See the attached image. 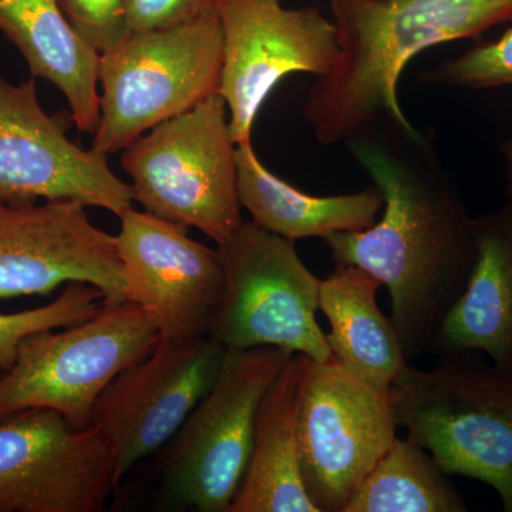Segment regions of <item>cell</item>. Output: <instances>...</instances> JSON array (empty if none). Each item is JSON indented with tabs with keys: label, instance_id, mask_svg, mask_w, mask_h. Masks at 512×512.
<instances>
[{
	"label": "cell",
	"instance_id": "1",
	"mask_svg": "<svg viewBox=\"0 0 512 512\" xmlns=\"http://www.w3.org/2000/svg\"><path fill=\"white\" fill-rule=\"evenodd\" d=\"M382 192L372 227L323 239L336 265H355L389 291L392 320L409 360L434 336L466 288L476 259V220L419 128L379 123L346 141Z\"/></svg>",
	"mask_w": 512,
	"mask_h": 512
},
{
	"label": "cell",
	"instance_id": "2",
	"mask_svg": "<svg viewBox=\"0 0 512 512\" xmlns=\"http://www.w3.org/2000/svg\"><path fill=\"white\" fill-rule=\"evenodd\" d=\"M339 55L316 77L305 119L318 143H346L379 123L414 128L399 100L400 77L431 47L481 35L512 20V0H328Z\"/></svg>",
	"mask_w": 512,
	"mask_h": 512
},
{
	"label": "cell",
	"instance_id": "3",
	"mask_svg": "<svg viewBox=\"0 0 512 512\" xmlns=\"http://www.w3.org/2000/svg\"><path fill=\"white\" fill-rule=\"evenodd\" d=\"M399 427L447 476L490 485L512 512V373L477 353L410 365L392 387Z\"/></svg>",
	"mask_w": 512,
	"mask_h": 512
},
{
	"label": "cell",
	"instance_id": "4",
	"mask_svg": "<svg viewBox=\"0 0 512 512\" xmlns=\"http://www.w3.org/2000/svg\"><path fill=\"white\" fill-rule=\"evenodd\" d=\"M218 12L177 28L128 33L100 53V120L92 148L109 156L220 93Z\"/></svg>",
	"mask_w": 512,
	"mask_h": 512
},
{
	"label": "cell",
	"instance_id": "5",
	"mask_svg": "<svg viewBox=\"0 0 512 512\" xmlns=\"http://www.w3.org/2000/svg\"><path fill=\"white\" fill-rule=\"evenodd\" d=\"M237 147L227 103L215 93L137 138L124 150L121 167L144 210L200 229L218 245L244 222Z\"/></svg>",
	"mask_w": 512,
	"mask_h": 512
},
{
	"label": "cell",
	"instance_id": "6",
	"mask_svg": "<svg viewBox=\"0 0 512 512\" xmlns=\"http://www.w3.org/2000/svg\"><path fill=\"white\" fill-rule=\"evenodd\" d=\"M224 288L208 336L227 349L272 348L326 362L332 355L320 329V279L303 264L295 242L242 222L218 244Z\"/></svg>",
	"mask_w": 512,
	"mask_h": 512
},
{
	"label": "cell",
	"instance_id": "7",
	"mask_svg": "<svg viewBox=\"0 0 512 512\" xmlns=\"http://www.w3.org/2000/svg\"><path fill=\"white\" fill-rule=\"evenodd\" d=\"M160 340L153 319L130 301L104 303L79 325L33 333L0 379V417L45 407L77 429L89 427L114 377L150 355Z\"/></svg>",
	"mask_w": 512,
	"mask_h": 512
},
{
	"label": "cell",
	"instance_id": "8",
	"mask_svg": "<svg viewBox=\"0 0 512 512\" xmlns=\"http://www.w3.org/2000/svg\"><path fill=\"white\" fill-rule=\"evenodd\" d=\"M292 355L227 349L214 386L173 437L164 490L175 507L229 512L247 474L259 404Z\"/></svg>",
	"mask_w": 512,
	"mask_h": 512
},
{
	"label": "cell",
	"instance_id": "9",
	"mask_svg": "<svg viewBox=\"0 0 512 512\" xmlns=\"http://www.w3.org/2000/svg\"><path fill=\"white\" fill-rule=\"evenodd\" d=\"M390 393H383L330 357L302 355L296 394V436L306 493L319 512H343L363 478L396 440Z\"/></svg>",
	"mask_w": 512,
	"mask_h": 512
},
{
	"label": "cell",
	"instance_id": "10",
	"mask_svg": "<svg viewBox=\"0 0 512 512\" xmlns=\"http://www.w3.org/2000/svg\"><path fill=\"white\" fill-rule=\"evenodd\" d=\"M220 94L237 146L252 141L259 110L289 74L325 76L339 55L338 29L315 8L282 0H222Z\"/></svg>",
	"mask_w": 512,
	"mask_h": 512
},
{
	"label": "cell",
	"instance_id": "11",
	"mask_svg": "<svg viewBox=\"0 0 512 512\" xmlns=\"http://www.w3.org/2000/svg\"><path fill=\"white\" fill-rule=\"evenodd\" d=\"M70 120L43 110L35 77L15 84L0 74V202L74 200L120 217L133 207L131 185L107 156L67 137Z\"/></svg>",
	"mask_w": 512,
	"mask_h": 512
},
{
	"label": "cell",
	"instance_id": "12",
	"mask_svg": "<svg viewBox=\"0 0 512 512\" xmlns=\"http://www.w3.org/2000/svg\"><path fill=\"white\" fill-rule=\"evenodd\" d=\"M116 487L94 427L77 429L45 407L0 417V512H99Z\"/></svg>",
	"mask_w": 512,
	"mask_h": 512
},
{
	"label": "cell",
	"instance_id": "13",
	"mask_svg": "<svg viewBox=\"0 0 512 512\" xmlns=\"http://www.w3.org/2000/svg\"><path fill=\"white\" fill-rule=\"evenodd\" d=\"M225 352L210 336L160 342L101 393L90 426L110 447L117 485L141 458L173 440L214 386Z\"/></svg>",
	"mask_w": 512,
	"mask_h": 512
},
{
	"label": "cell",
	"instance_id": "14",
	"mask_svg": "<svg viewBox=\"0 0 512 512\" xmlns=\"http://www.w3.org/2000/svg\"><path fill=\"white\" fill-rule=\"evenodd\" d=\"M70 282L96 286L104 303L126 301L116 235L79 201L0 202V299L50 295Z\"/></svg>",
	"mask_w": 512,
	"mask_h": 512
},
{
	"label": "cell",
	"instance_id": "15",
	"mask_svg": "<svg viewBox=\"0 0 512 512\" xmlns=\"http://www.w3.org/2000/svg\"><path fill=\"white\" fill-rule=\"evenodd\" d=\"M117 248L126 301L156 323L160 342L208 336L211 313L224 288L217 251L188 237L187 227L128 208L120 215Z\"/></svg>",
	"mask_w": 512,
	"mask_h": 512
},
{
	"label": "cell",
	"instance_id": "16",
	"mask_svg": "<svg viewBox=\"0 0 512 512\" xmlns=\"http://www.w3.org/2000/svg\"><path fill=\"white\" fill-rule=\"evenodd\" d=\"M430 353H485L512 373V205L476 220L470 278L437 330Z\"/></svg>",
	"mask_w": 512,
	"mask_h": 512
},
{
	"label": "cell",
	"instance_id": "17",
	"mask_svg": "<svg viewBox=\"0 0 512 512\" xmlns=\"http://www.w3.org/2000/svg\"><path fill=\"white\" fill-rule=\"evenodd\" d=\"M0 32L18 47L32 77L55 84L80 133L100 120V52L64 15L57 0H0Z\"/></svg>",
	"mask_w": 512,
	"mask_h": 512
},
{
	"label": "cell",
	"instance_id": "18",
	"mask_svg": "<svg viewBox=\"0 0 512 512\" xmlns=\"http://www.w3.org/2000/svg\"><path fill=\"white\" fill-rule=\"evenodd\" d=\"M382 282L355 265L320 279L319 311L329 320L330 355L352 375L389 394L410 367L392 318L377 303Z\"/></svg>",
	"mask_w": 512,
	"mask_h": 512
},
{
	"label": "cell",
	"instance_id": "19",
	"mask_svg": "<svg viewBox=\"0 0 512 512\" xmlns=\"http://www.w3.org/2000/svg\"><path fill=\"white\" fill-rule=\"evenodd\" d=\"M237 164L239 201L252 222L289 241L363 231L382 214L383 195L375 185L352 194H306L269 171L252 141L237 147Z\"/></svg>",
	"mask_w": 512,
	"mask_h": 512
},
{
	"label": "cell",
	"instance_id": "20",
	"mask_svg": "<svg viewBox=\"0 0 512 512\" xmlns=\"http://www.w3.org/2000/svg\"><path fill=\"white\" fill-rule=\"evenodd\" d=\"M302 355H292L256 414L251 458L229 512H319L303 485L296 436Z\"/></svg>",
	"mask_w": 512,
	"mask_h": 512
},
{
	"label": "cell",
	"instance_id": "21",
	"mask_svg": "<svg viewBox=\"0 0 512 512\" xmlns=\"http://www.w3.org/2000/svg\"><path fill=\"white\" fill-rule=\"evenodd\" d=\"M466 511V501L437 461L407 437H396L343 508V512Z\"/></svg>",
	"mask_w": 512,
	"mask_h": 512
},
{
	"label": "cell",
	"instance_id": "22",
	"mask_svg": "<svg viewBox=\"0 0 512 512\" xmlns=\"http://www.w3.org/2000/svg\"><path fill=\"white\" fill-rule=\"evenodd\" d=\"M104 305L96 286L70 282L55 301L40 308L16 313H0V370L9 372L18 357L23 339L42 330L69 328L93 318Z\"/></svg>",
	"mask_w": 512,
	"mask_h": 512
},
{
	"label": "cell",
	"instance_id": "23",
	"mask_svg": "<svg viewBox=\"0 0 512 512\" xmlns=\"http://www.w3.org/2000/svg\"><path fill=\"white\" fill-rule=\"evenodd\" d=\"M431 86L484 90L512 86V26L500 39L481 43L463 55L420 73Z\"/></svg>",
	"mask_w": 512,
	"mask_h": 512
},
{
	"label": "cell",
	"instance_id": "24",
	"mask_svg": "<svg viewBox=\"0 0 512 512\" xmlns=\"http://www.w3.org/2000/svg\"><path fill=\"white\" fill-rule=\"evenodd\" d=\"M74 28L100 53L127 35L124 0H57Z\"/></svg>",
	"mask_w": 512,
	"mask_h": 512
},
{
	"label": "cell",
	"instance_id": "25",
	"mask_svg": "<svg viewBox=\"0 0 512 512\" xmlns=\"http://www.w3.org/2000/svg\"><path fill=\"white\" fill-rule=\"evenodd\" d=\"M222 0H124V22L128 33L177 28L211 12Z\"/></svg>",
	"mask_w": 512,
	"mask_h": 512
},
{
	"label": "cell",
	"instance_id": "26",
	"mask_svg": "<svg viewBox=\"0 0 512 512\" xmlns=\"http://www.w3.org/2000/svg\"><path fill=\"white\" fill-rule=\"evenodd\" d=\"M505 177H507L508 194L512 198V141L503 146Z\"/></svg>",
	"mask_w": 512,
	"mask_h": 512
},
{
	"label": "cell",
	"instance_id": "27",
	"mask_svg": "<svg viewBox=\"0 0 512 512\" xmlns=\"http://www.w3.org/2000/svg\"><path fill=\"white\" fill-rule=\"evenodd\" d=\"M2 376H3V372H2V370H0V379H2Z\"/></svg>",
	"mask_w": 512,
	"mask_h": 512
}]
</instances>
